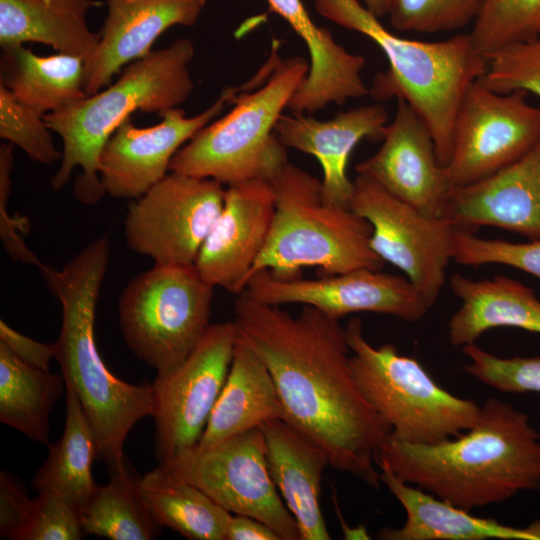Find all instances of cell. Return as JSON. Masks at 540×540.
<instances>
[{
	"label": "cell",
	"mask_w": 540,
	"mask_h": 540,
	"mask_svg": "<svg viewBox=\"0 0 540 540\" xmlns=\"http://www.w3.org/2000/svg\"><path fill=\"white\" fill-rule=\"evenodd\" d=\"M233 322L237 336L266 364L286 422L317 443L330 466L378 489L376 460L392 428L355 382L339 319L311 306L292 316L242 292Z\"/></svg>",
	"instance_id": "obj_1"
},
{
	"label": "cell",
	"mask_w": 540,
	"mask_h": 540,
	"mask_svg": "<svg viewBox=\"0 0 540 540\" xmlns=\"http://www.w3.org/2000/svg\"><path fill=\"white\" fill-rule=\"evenodd\" d=\"M378 463L404 482L471 511L540 490V433L527 414L491 397L476 424L458 436L414 444L390 434Z\"/></svg>",
	"instance_id": "obj_2"
},
{
	"label": "cell",
	"mask_w": 540,
	"mask_h": 540,
	"mask_svg": "<svg viewBox=\"0 0 540 540\" xmlns=\"http://www.w3.org/2000/svg\"><path fill=\"white\" fill-rule=\"evenodd\" d=\"M111 255L107 236L83 247L61 270L39 269L62 308L55 358L88 418L97 444V458L109 474L125 465L126 438L141 419L152 416V384H131L115 376L103 362L95 341L96 306Z\"/></svg>",
	"instance_id": "obj_3"
},
{
	"label": "cell",
	"mask_w": 540,
	"mask_h": 540,
	"mask_svg": "<svg viewBox=\"0 0 540 540\" xmlns=\"http://www.w3.org/2000/svg\"><path fill=\"white\" fill-rule=\"evenodd\" d=\"M327 19L375 42L389 68L378 74L369 93L376 99H402L428 127L438 160L446 166L452 152L455 117L470 85L486 71L487 59L469 34L443 41H420L390 32L357 0H313Z\"/></svg>",
	"instance_id": "obj_4"
},
{
	"label": "cell",
	"mask_w": 540,
	"mask_h": 540,
	"mask_svg": "<svg viewBox=\"0 0 540 540\" xmlns=\"http://www.w3.org/2000/svg\"><path fill=\"white\" fill-rule=\"evenodd\" d=\"M194 55L192 41L178 39L129 64L106 89L46 114V124L63 140L60 166L51 179L53 190L62 189L80 167L75 197L86 205L96 204L105 194L99 157L107 140L136 110L160 115L184 103L194 89L189 71Z\"/></svg>",
	"instance_id": "obj_5"
},
{
	"label": "cell",
	"mask_w": 540,
	"mask_h": 540,
	"mask_svg": "<svg viewBox=\"0 0 540 540\" xmlns=\"http://www.w3.org/2000/svg\"><path fill=\"white\" fill-rule=\"evenodd\" d=\"M269 182L275 198L272 225L247 280L261 270L292 279L301 277L304 267H317L324 275L383 268L385 262L370 246V223L328 202L321 180L287 162Z\"/></svg>",
	"instance_id": "obj_6"
},
{
	"label": "cell",
	"mask_w": 540,
	"mask_h": 540,
	"mask_svg": "<svg viewBox=\"0 0 540 540\" xmlns=\"http://www.w3.org/2000/svg\"><path fill=\"white\" fill-rule=\"evenodd\" d=\"M269 65L266 82L251 92L236 88L230 111L199 130L176 153L170 172L230 186L270 181L288 162L275 126L304 81L309 64L299 56L281 60L273 51Z\"/></svg>",
	"instance_id": "obj_7"
},
{
	"label": "cell",
	"mask_w": 540,
	"mask_h": 540,
	"mask_svg": "<svg viewBox=\"0 0 540 540\" xmlns=\"http://www.w3.org/2000/svg\"><path fill=\"white\" fill-rule=\"evenodd\" d=\"M345 330L355 382L394 437L434 444L476 424L481 406L442 388L415 358L399 354L392 344L372 346L359 318L351 319Z\"/></svg>",
	"instance_id": "obj_8"
},
{
	"label": "cell",
	"mask_w": 540,
	"mask_h": 540,
	"mask_svg": "<svg viewBox=\"0 0 540 540\" xmlns=\"http://www.w3.org/2000/svg\"><path fill=\"white\" fill-rule=\"evenodd\" d=\"M213 290L194 265L154 264L141 272L118 301L126 345L157 375L173 371L210 325Z\"/></svg>",
	"instance_id": "obj_9"
},
{
	"label": "cell",
	"mask_w": 540,
	"mask_h": 540,
	"mask_svg": "<svg viewBox=\"0 0 540 540\" xmlns=\"http://www.w3.org/2000/svg\"><path fill=\"white\" fill-rule=\"evenodd\" d=\"M160 465L228 512L265 523L281 540H301L298 524L271 478L259 427L204 449L195 447Z\"/></svg>",
	"instance_id": "obj_10"
},
{
	"label": "cell",
	"mask_w": 540,
	"mask_h": 540,
	"mask_svg": "<svg viewBox=\"0 0 540 540\" xmlns=\"http://www.w3.org/2000/svg\"><path fill=\"white\" fill-rule=\"evenodd\" d=\"M526 92H495L479 79L459 105L445 172L451 188L485 179L526 155L540 140V106Z\"/></svg>",
	"instance_id": "obj_11"
},
{
	"label": "cell",
	"mask_w": 540,
	"mask_h": 540,
	"mask_svg": "<svg viewBox=\"0 0 540 540\" xmlns=\"http://www.w3.org/2000/svg\"><path fill=\"white\" fill-rule=\"evenodd\" d=\"M225 193L213 179L167 174L129 204L124 219L128 247L154 264L194 265Z\"/></svg>",
	"instance_id": "obj_12"
},
{
	"label": "cell",
	"mask_w": 540,
	"mask_h": 540,
	"mask_svg": "<svg viewBox=\"0 0 540 540\" xmlns=\"http://www.w3.org/2000/svg\"><path fill=\"white\" fill-rule=\"evenodd\" d=\"M349 208L370 223L372 250L399 268L432 307L453 260L455 227L441 216L420 212L362 174L353 180Z\"/></svg>",
	"instance_id": "obj_13"
},
{
	"label": "cell",
	"mask_w": 540,
	"mask_h": 540,
	"mask_svg": "<svg viewBox=\"0 0 540 540\" xmlns=\"http://www.w3.org/2000/svg\"><path fill=\"white\" fill-rule=\"evenodd\" d=\"M234 322L210 324L189 356L152 383L155 456L167 464L200 441L231 365Z\"/></svg>",
	"instance_id": "obj_14"
},
{
	"label": "cell",
	"mask_w": 540,
	"mask_h": 540,
	"mask_svg": "<svg viewBox=\"0 0 540 540\" xmlns=\"http://www.w3.org/2000/svg\"><path fill=\"white\" fill-rule=\"evenodd\" d=\"M243 293L267 305L311 306L339 320L351 313L372 312L416 322L431 308L405 276L368 268L315 279H284L261 270L247 280Z\"/></svg>",
	"instance_id": "obj_15"
},
{
	"label": "cell",
	"mask_w": 540,
	"mask_h": 540,
	"mask_svg": "<svg viewBox=\"0 0 540 540\" xmlns=\"http://www.w3.org/2000/svg\"><path fill=\"white\" fill-rule=\"evenodd\" d=\"M236 88H225L201 113L187 117L181 108L160 114V123L138 128L131 116L111 134L99 157V176L105 194L136 199L162 180L176 153L199 130L218 118Z\"/></svg>",
	"instance_id": "obj_16"
},
{
	"label": "cell",
	"mask_w": 540,
	"mask_h": 540,
	"mask_svg": "<svg viewBox=\"0 0 540 540\" xmlns=\"http://www.w3.org/2000/svg\"><path fill=\"white\" fill-rule=\"evenodd\" d=\"M356 172L429 216H440L451 189L428 127L402 99L384 128L381 147Z\"/></svg>",
	"instance_id": "obj_17"
},
{
	"label": "cell",
	"mask_w": 540,
	"mask_h": 540,
	"mask_svg": "<svg viewBox=\"0 0 540 540\" xmlns=\"http://www.w3.org/2000/svg\"><path fill=\"white\" fill-rule=\"evenodd\" d=\"M275 198L267 180L228 186L222 211L203 242L194 266L211 286L233 294L245 289L272 225Z\"/></svg>",
	"instance_id": "obj_18"
},
{
	"label": "cell",
	"mask_w": 540,
	"mask_h": 540,
	"mask_svg": "<svg viewBox=\"0 0 540 540\" xmlns=\"http://www.w3.org/2000/svg\"><path fill=\"white\" fill-rule=\"evenodd\" d=\"M440 216L458 229L493 226L540 240V140L493 175L451 188Z\"/></svg>",
	"instance_id": "obj_19"
},
{
	"label": "cell",
	"mask_w": 540,
	"mask_h": 540,
	"mask_svg": "<svg viewBox=\"0 0 540 540\" xmlns=\"http://www.w3.org/2000/svg\"><path fill=\"white\" fill-rule=\"evenodd\" d=\"M207 0H105L107 16L99 40L84 60L87 95L151 52L156 39L175 25L192 26Z\"/></svg>",
	"instance_id": "obj_20"
},
{
	"label": "cell",
	"mask_w": 540,
	"mask_h": 540,
	"mask_svg": "<svg viewBox=\"0 0 540 540\" xmlns=\"http://www.w3.org/2000/svg\"><path fill=\"white\" fill-rule=\"evenodd\" d=\"M388 113L381 104L363 105L320 121L303 113L282 114L275 134L286 148L314 156L320 163L324 198L335 205L348 207L353 181L347 165L353 149L362 140H382Z\"/></svg>",
	"instance_id": "obj_21"
},
{
	"label": "cell",
	"mask_w": 540,
	"mask_h": 540,
	"mask_svg": "<svg viewBox=\"0 0 540 540\" xmlns=\"http://www.w3.org/2000/svg\"><path fill=\"white\" fill-rule=\"evenodd\" d=\"M266 1L303 40L310 55L308 73L288 104L292 112L313 113L329 103L342 105L369 94L361 76L364 57L347 51L329 30L316 25L301 0Z\"/></svg>",
	"instance_id": "obj_22"
},
{
	"label": "cell",
	"mask_w": 540,
	"mask_h": 540,
	"mask_svg": "<svg viewBox=\"0 0 540 540\" xmlns=\"http://www.w3.org/2000/svg\"><path fill=\"white\" fill-rule=\"evenodd\" d=\"M259 428L271 478L298 524L301 540L331 539L320 507L321 481L330 465L326 452L284 420H268Z\"/></svg>",
	"instance_id": "obj_23"
},
{
	"label": "cell",
	"mask_w": 540,
	"mask_h": 540,
	"mask_svg": "<svg viewBox=\"0 0 540 540\" xmlns=\"http://www.w3.org/2000/svg\"><path fill=\"white\" fill-rule=\"evenodd\" d=\"M381 482L400 502L406 513L400 528H382L381 540H540V518L526 527L482 518L437 496L408 484L390 468L377 464Z\"/></svg>",
	"instance_id": "obj_24"
},
{
	"label": "cell",
	"mask_w": 540,
	"mask_h": 540,
	"mask_svg": "<svg viewBox=\"0 0 540 540\" xmlns=\"http://www.w3.org/2000/svg\"><path fill=\"white\" fill-rule=\"evenodd\" d=\"M450 287L461 301L448 322L453 346L475 343L484 332L499 327L540 334V299L522 282L503 275L473 280L456 273Z\"/></svg>",
	"instance_id": "obj_25"
},
{
	"label": "cell",
	"mask_w": 540,
	"mask_h": 540,
	"mask_svg": "<svg viewBox=\"0 0 540 540\" xmlns=\"http://www.w3.org/2000/svg\"><path fill=\"white\" fill-rule=\"evenodd\" d=\"M273 419L286 421L274 380L258 354L237 336L226 381L195 447L213 446Z\"/></svg>",
	"instance_id": "obj_26"
},
{
	"label": "cell",
	"mask_w": 540,
	"mask_h": 540,
	"mask_svg": "<svg viewBox=\"0 0 540 540\" xmlns=\"http://www.w3.org/2000/svg\"><path fill=\"white\" fill-rule=\"evenodd\" d=\"M97 0H0L1 47L36 42L83 60L99 34L90 30L87 13Z\"/></svg>",
	"instance_id": "obj_27"
},
{
	"label": "cell",
	"mask_w": 540,
	"mask_h": 540,
	"mask_svg": "<svg viewBox=\"0 0 540 540\" xmlns=\"http://www.w3.org/2000/svg\"><path fill=\"white\" fill-rule=\"evenodd\" d=\"M1 48L0 83L42 115L87 96L82 58L64 53L38 56L23 44Z\"/></svg>",
	"instance_id": "obj_28"
},
{
	"label": "cell",
	"mask_w": 540,
	"mask_h": 540,
	"mask_svg": "<svg viewBox=\"0 0 540 540\" xmlns=\"http://www.w3.org/2000/svg\"><path fill=\"white\" fill-rule=\"evenodd\" d=\"M48 448V457L33 477L32 487L38 494L64 500L81 514L98 487L92 475L97 444L81 403L68 386L64 430Z\"/></svg>",
	"instance_id": "obj_29"
},
{
	"label": "cell",
	"mask_w": 540,
	"mask_h": 540,
	"mask_svg": "<svg viewBox=\"0 0 540 540\" xmlns=\"http://www.w3.org/2000/svg\"><path fill=\"white\" fill-rule=\"evenodd\" d=\"M141 498L162 526L190 540H225L231 513L158 464L139 478Z\"/></svg>",
	"instance_id": "obj_30"
},
{
	"label": "cell",
	"mask_w": 540,
	"mask_h": 540,
	"mask_svg": "<svg viewBox=\"0 0 540 540\" xmlns=\"http://www.w3.org/2000/svg\"><path fill=\"white\" fill-rule=\"evenodd\" d=\"M66 384L62 374L34 368L0 342V421L49 445L50 412Z\"/></svg>",
	"instance_id": "obj_31"
},
{
	"label": "cell",
	"mask_w": 540,
	"mask_h": 540,
	"mask_svg": "<svg viewBox=\"0 0 540 540\" xmlns=\"http://www.w3.org/2000/svg\"><path fill=\"white\" fill-rule=\"evenodd\" d=\"M107 484L98 486L81 513L84 534L111 540H151L162 532L144 504L139 478L127 465L109 474Z\"/></svg>",
	"instance_id": "obj_32"
},
{
	"label": "cell",
	"mask_w": 540,
	"mask_h": 540,
	"mask_svg": "<svg viewBox=\"0 0 540 540\" xmlns=\"http://www.w3.org/2000/svg\"><path fill=\"white\" fill-rule=\"evenodd\" d=\"M486 57L540 36V0H484L469 33Z\"/></svg>",
	"instance_id": "obj_33"
},
{
	"label": "cell",
	"mask_w": 540,
	"mask_h": 540,
	"mask_svg": "<svg viewBox=\"0 0 540 540\" xmlns=\"http://www.w3.org/2000/svg\"><path fill=\"white\" fill-rule=\"evenodd\" d=\"M484 0H392L390 23L401 32L439 33L473 23Z\"/></svg>",
	"instance_id": "obj_34"
},
{
	"label": "cell",
	"mask_w": 540,
	"mask_h": 540,
	"mask_svg": "<svg viewBox=\"0 0 540 540\" xmlns=\"http://www.w3.org/2000/svg\"><path fill=\"white\" fill-rule=\"evenodd\" d=\"M51 131L44 115L23 104L0 83V137L3 140L21 148L31 160L50 164L62 157Z\"/></svg>",
	"instance_id": "obj_35"
},
{
	"label": "cell",
	"mask_w": 540,
	"mask_h": 540,
	"mask_svg": "<svg viewBox=\"0 0 540 540\" xmlns=\"http://www.w3.org/2000/svg\"><path fill=\"white\" fill-rule=\"evenodd\" d=\"M453 261L467 266L507 265L540 279V240L515 243L455 228Z\"/></svg>",
	"instance_id": "obj_36"
},
{
	"label": "cell",
	"mask_w": 540,
	"mask_h": 540,
	"mask_svg": "<svg viewBox=\"0 0 540 540\" xmlns=\"http://www.w3.org/2000/svg\"><path fill=\"white\" fill-rule=\"evenodd\" d=\"M462 350L470 360L464 370L482 383L504 393H540V356L499 357L476 343Z\"/></svg>",
	"instance_id": "obj_37"
},
{
	"label": "cell",
	"mask_w": 540,
	"mask_h": 540,
	"mask_svg": "<svg viewBox=\"0 0 540 540\" xmlns=\"http://www.w3.org/2000/svg\"><path fill=\"white\" fill-rule=\"evenodd\" d=\"M479 80L495 92L520 90L540 97V36L488 56L486 71Z\"/></svg>",
	"instance_id": "obj_38"
},
{
	"label": "cell",
	"mask_w": 540,
	"mask_h": 540,
	"mask_svg": "<svg viewBox=\"0 0 540 540\" xmlns=\"http://www.w3.org/2000/svg\"><path fill=\"white\" fill-rule=\"evenodd\" d=\"M84 535L81 514L73 506L50 494L33 499L22 540H79Z\"/></svg>",
	"instance_id": "obj_39"
},
{
	"label": "cell",
	"mask_w": 540,
	"mask_h": 540,
	"mask_svg": "<svg viewBox=\"0 0 540 540\" xmlns=\"http://www.w3.org/2000/svg\"><path fill=\"white\" fill-rule=\"evenodd\" d=\"M13 145L5 142L0 146V237L3 248L9 257L27 265H43L38 257L29 249L22 235L29 231V219L24 216H10L7 203L12 187Z\"/></svg>",
	"instance_id": "obj_40"
},
{
	"label": "cell",
	"mask_w": 540,
	"mask_h": 540,
	"mask_svg": "<svg viewBox=\"0 0 540 540\" xmlns=\"http://www.w3.org/2000/svg\"><path fill=\"white\" fill-rule=\"evenodd\" d=\"M33 499L15 476L0 473V535L4 539L22 540Z\"/></svg>",
	"instance_id": "obj_41"
},
{
	"label": "cell",
	"mask_w": 540,
	"mask_h": 540,
	"mask_svg": "<svg viewBox=\"0 0 540 540\" xmlns=\"http://www.w3.org/2000/svg\"><path fill=\"white\" fill-rule=\"evenodd\" d=\"M0 342H3L19 359L41 370H49L50 362L55 358V344L35 341L12 327L4 320L0 321Z\"/></svg>",
	"instance_id": "obj_42"
},
{
	"label": "cell",
	"mask_w": 540,
	"mask_h": 540,
	"mask_svg": "<svg viewBox=\"0 0 540 540\" xmlns=\"http://www.w3.org/2000/svg\"><path fill=\"white\" fill-rule=\"evenodd\" d=\"M225 540H281L280 536L265 523L244 515L232 516Z\"/></svg>",
	"instance_id": "obj_43"
},
{
	"label": "cell",
	"mask_w": 540,
	"mask_h": 540,
	"mask_svg": "<svg viewBox=\"0 0 540 540\" xmlns=\"http://www.w3.org/2000/svg\"><path fill=\"white\" fill-rule=\"evenodd\" d=\"M365 6L377 17L388 14L392 0H363Z\"/></svg>",
	"instance_id": "obj_44"
}]
</instances>
